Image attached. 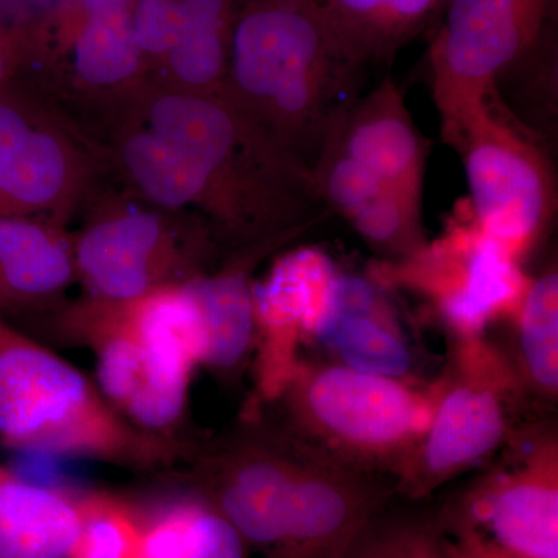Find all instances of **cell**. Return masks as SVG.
I'll return each mask as SVG.
<instances>
[{
  "instance_id": "cell-31",
  "label": "cell",
  "mask_w": 558,
  "mask_h": 558,
  "mask_svg": "<svg viewBox=\"0 0 558 558\" xmlns=\"http://www.w3.org/2000/svg\"><path fill=\"white\" fill-rule=\"evenodd\" d=\"M245 539L218 510L199 505L191 558H245Z\"/></svg>"
},
{
  "instance_id": "cell-14",
  "label": "cell",
  "mask_w": 558,
  "mask_h": 558,
  "mask_svg": "<svg viewBox=\"0 0 558 558\" xmlns=\"http://www.w3.org/2000/svg\"><path fill=\"white\" fill-rule=\"evenodd\" d=\"M502 432L501 410L490 392L457 389L433 421L425 450L428 468L446 472L476 461L497 446Z\"/></svg>"
},
{
  "instance_id": "cell-27",
  "label": "cell",
  "mask_w": 558,
  "mask_h": 558,
  "mask_svg": "<svg viewBox=\"0 0 558 558\" xmlns=\"http://www.w3.org/2000/svg\"><path fill=\"white\" fill-rule=\"evenodd\" d=\"M418 197L403 191L385 189L366 202L349 219L360 234L376 244H391L416 226Z\"/></svg>"
},
{
  "instance_id": "cell-1",
  "label": "cell",
  "mask_w": 558,
  "mask_h": 558,
  "mask_svg": "<svg viewBox=\"0 0 558 558\" xmlns=\"http://www.w3.org/2000/svg\"><path fill=\"white\" fill-rule=\"evenodd\" d=\"M0 444L128 468H156L179 457L163 435L126 421L89 377L0 318Z\"/></svg>"
},
{
  "instance_id": "cell-7",
  "label": "cell",
  "mask_w": 558,
  "mask_h": 558,
  "mask_svg": "<svg viewBox=\"0 0 558 558\" xmlns=\"http://www.w3.org/2000/svg\"><path fill=\"white\" fill-rule=\"evenodd\" d=\"M310 403L326 427L355 442H392L418 424L417 403L398 381L348 366L319 374Z\"/></svg>"
},
{
  "instance_id": "cell-18",
  "label": "cell",
  "mask_w": 558,
  "mask_h": 558,
  "mask_svg": "<svg viewBox=\"0 0 558 558\" xmlns=\"http://www.w3.org/2000/svg\"><path fill=\"white\" fill-rule=\"evenodd\" d=\"M199 303L207 333L204 365L229 369L241 362L255 330L253 292L241 274L186 281Z\"/></svg>"
},
{
  "instance_id": "cell-13",
  "label": "cell",
  "mask_w": 558,
  "mask_h": 558,
  "mask_svg": "<svg viewBox=\"0 0 558 558\" xmlns=\"http://www.w3.org/2000/svg\"><path fill=\"white\" fill-rule=\"evenodd\" d=\"M494 538V556L558 558V494L556 487L517 484L476 510Z\"/></svg>"
},
{
  "instance_id": "cell-20",
  "label": "cell",
  "mask_w": 558,
  "mask_h": 558,
  "mask_svg": "<svg viewBox=\"0 0 558 558\" xmlns=\"http://www.w3.org/2000/svg\"><path fill=\"white\" fill-rule=\"evenodd\" d=\"M72 172V157L64 142L53 132L33 128L22 149L0 218H31L33 213L53 208L65 196Z\"/></svg>"
},
{
  "instance_id": "cell-21",
  "label": "cell",
  "mask_w": 558,
  "mask_h": 558,
  "mask_svg": "<svg viewBox=\"0 0 558 558\" xmlns=\"http://www.w3.org/2000/svg\"><path fill=\"white\" fill-rule=\"evenodd\" d=\"M186 25L168 64L180 83L194 89L215 86L227 68V0H182Z\"/></svg>"
},
{
  "instance_id": "cell-28",
  "label": "cell",
  "mask_w": 558,
  "mask_h": 558,
  "mask_svg": "<svg viewBox=\"0 0 558 558\" xmlns=\"http://www.w3.org/2000/svg\"><path fill=\"white\" fill-rule=\"evenodd\" d=\"M319 185L330 204L348 218L385 190L373 172L337 149L330 150L323 163Z\"/></svg>"
},
{
  "instance_id": "cell-36",
  "label": "cell",
  "mask_w": 558,
  "mask_h": 558,
  "mask_svg": "<svg viewBox=\"0 0 558 558\" xmlns=\"http://www.w3.org/2000/svg\"><path fill=\"white\" fill-rule=\"evenodd\" d=\"M405 558H435V557L428 556V554H424V553H422V554L414 553V554H411V556L405 557Z\"/></svg>"
},
{
  "instance_id": "cell-33",
  "label": "cell",
  "mask_w": 558,
  "mask_h": 558,
  "mask_svg": "<svg viewBox=\"0 0 558 558\" xmlns=\"http://www.w3.org/2000/svg\"><path fill=\"white\" fill-rule=\"evenodd\" d=\"M13 64V47L3 33L0 32V84L7 78Z\"/></svg>"
},
{
  "instance_id": "cell-10",
  "label": "cell",
  "mask_w": 558,
  "mask_h": 558,
  "mask_svg": "<svg viewBox=\"0 0 558 558\" xmlns=\"http://www.w3.org/2000/svg\"><path fill=\"white\" fill-rule=\"evenodd\" d=\"M339 275L328 256L315 248L290 253L253 289L255 318L269 336L271 365L286 336L296 329L322 332L336 312Z\"/></svg>"
},
{
  "instance_id": "cell-12",
  "label": "cell",
  "mask_w": 558,
  "mask_h": 558,
  "mask_svg": "<svg viewBox=\"0 0 558 558\" xmlns=\"http://www.w3.org/2000/svg\"><path fill=\"white\" fill-rule=\"evenodd\" d=\"M148 121L150 132L219 179L230 170L242 145L236 113L202 95H163L150 106Z\"/></svg>"
},
{
  "instance_id": "cell-2",
  "label": "cell",
  "mask_w": 558,
  "mask_h": 558,
  "mask_svg": "<svg viewBox=\"0 0 558 558\" xmlns=\"http://www.w3.org/2000/svg\"><path fill=\"white\" fill-rule=\"evenodd\" d=\"M354 54L312 0H275L238 22L230 46L233 84L286 142L328 138Z\"/></svg>"
},
{
  "instance_id": "cell-8",
  "label": "cell",
  "mask_w": 558,
  "mask_h": 558,
  "mask_svg": "<svg viewBox=\"0 0 558 558\" xmlns=\"http://www.w3.org/2000/svg\"><path fill=\"white\" fill-rule=\"evenodd\" d=\"M75 278L64 234L25 216L0 218V318L47 306Z\"/></svg>"
},
{
  "instance_id": "cell-23",
  "label": "cell",
  "mask_w": 558,
  "mask_h": 558,
  "mask_svg": "<svg viewBox=\"0 0 558 558\" xmlns=\"http://www.w3.org/2000/svg\"><path fill=\"white\" fill-rule=\"evenodd\" d=\"M438 0H330L328 14L352 54L391 44L427 16Z\"/></svg>"
},
{
  "instance_id": "cell-22",
  "label": "cell",
  "mask_w": 558,
  "mask_h": 558,
  "mask_svg": "<svg viewBox=\"0 0 558 558\" xmlns=\"http://www.w3.org/2000/svg\"><path fill=\"white\" fill-rule=\"evenodd\" d=\"M78 532L68 558H142L143 521L123 499L78 495Z\"/></svg>"
},
{
  "instance_id": "cell-32",
  "label": "cell",
  "mask_w": 558,
  "mask_h": 558,
  "mask_svg": "<svg viewBox=\"0 0 558 558\" xmlns=\"http://www.w3.org/2000/svg\"><path fill=\"white\" fill-rule=\"evenodd\" d=\"M35 124L22 110L9 102L0 101V216L11 180L20 163L22 149Z\"/></svg>"
},
{
  "instance_id": "cell-17",
  "label": "cell",
  "mask_w": 558,
  "mask_h": 558,
  "mask_svg": "<svg viewBox=\"0 0 558 558\" xmlns=\"http://www.w3.org/2000/svg\"><path fill=\"white\" fill-rule=\"evenodd\" d=\"M123 159L138 189L161 207L183 208L199 202L220 180L149 130L126 140Z\"/></svg>"
},
{
  "instance_id": "cell-3",
  "label": "cell",
  "mask_w": 558,
  "mask_h": 558,
  "mask_svg": "<svg viewBox=\"0 0 558 558\" xmlns=\"http://www.w3.org/2000/svg\"><path fill=\"white\" fill-rule=\"evenodd\" d=\"M548 0H451L435 47L436 101L458 143L502 70L534 40Z\"/></svg>"
},
{
  "instance_id": "cell-34",
  "label": "cell",
  "mask_w": 558,
  "mask_h": 558,
  "mask_svg": "<svg viewBox=\"0 0 558 558\" xmlns=\"http://www.w3.org/2000/svg\"><path fill=\"white\" fill-rule=\"evenodd\" d=\"M87 13L92 11H101L109 9H120V7H130V0H83Z\"/></svg>"
},
{
  "instance_id": "cell-16",
  "label": "cell",
  "mask_w": 558,
  "mask_h": 558,
  "mask_svg": "<svg viewBox=\"0 0 558 558\" xmlns=\"http://www.w3.org/2000/svg\"><path fill=\"white\" fill-rule=\"evenodd\" d=\"M290 480L292 476L275 462L250 461L226 480L216 510L236 527L245 542L279 548Z\"/></svg>"
},
{
  "instance_id": "cell-11",
  "label": "cell",
  "mask_w": 558,
  "mask_h": 558,
  "mask_svg": "<svg viewBox=\"0 0 558 558\" xmlns=\"http://www.w3.org/2000/svg\"><path fill=\"white\" fill-rule=\"evenodd\" d=\"M78 521V495L0 464V558H68Z\"/></svg>"
},
{
  "instance_id": "cell-24",
  "label": "cell",
  "mask_w": 558,
  "mask_h": 558,
  "mask_svg": "<svg viewBox=\"0 0 558 558\" xmlns=\"http://www.w3.org/2000/svg\"><path fill=\"white\" fill-rule=\"evenodd\" d=\"M318 339L337 349L348 368L374 376H402L410 368V354L376 314L339 315L318 333Z\"/></svg>"
},
{
  "instance_id": "cell-6",
  "label": "cell",
  "mask_w": 558,
  "mask_h": 558,
  "mask_svg": "<svg viewBox=\"0 0 558 558\" xmlns=\"http://www.w3.org/2000/svg\"><path fill=\"white\" fill-rule=\"evenodd\" d=\"M76 277L92 300L130 303L154 290L182 284L178 240L159 216L128 211L94 223L73 245Z\"/></svg>"
},
{
  "instance_id": "cell-4",
  "label": "cell",
  "mask_w": 558,
  "mask_h": 558,
  "mask_svg": "<svg viewBox=\"0 0 558 558\" xmlns=\"http://www.w3.org/2000/svg\"><path fill=\"white\" fill-rule=\"evenodd\" d=\"M60 336L94 352L97 387L126 421L157 435L178 424L193 371L140 339L120 304L90 299L60 319Z\"/></svg>"
},
{
  "instance_id": "cell-35",
  "label": "cell",
  "mask_w": 558,
  "mask_h": 558,
  "mask_svg": "<svg viewBox=\"0 0 558 558\" xmlns=\"http://www.w3.org/2000/svg\"><path fill=\"white\" fill-rule=\"evenodd\" d=\"M465 558H502L498 556H494V554H488L486 550H481L478 548L473 549L472 553L469 554V556H465Z\"/></svg>"
},
{
  "instance_id": "cell-5",
  "label": "cell",
  "mask_w": 558,
  "mask_h": 558,
  "mask_svg": "<svg viewBox=\"0 0 558 558\" xmlns=\"http://www.w3.org/2000/svg\"><path fill=\"white\" fill-rule=\"evenodd\" d=\"M459 145L473 223L510 253L535 236L549 205L548 182L537 154L486 110Z\"/></svg>"
},
{
  "instance_id": "cell-15",
  "label": "cell",
  "mask_w": 558,
  "mask_h": 558,
  "mask_svg": "<svg viewBox=\"0 0 558 558\" xmlns=\"http://www.w3.org/2000/svg\"><path fill=\"white\" fill-rule=\"evenodd\" d=\"M469 253L461 288L444 300L447 317L459 328L475 330L494 312L519 296L523 278L508 248L484 234L469 231Z\"/></svg>"
},
{
  "instance_id": "cell-30",
  "label": "cell",
  "mask_w": 558,
  "mask_h": 558,
  "mask_svg": "<svg viewBox=\"0 0 558 558\" xmlns=\"http://www.w3.org/2000/svg\"><path fill=\"white\" fill-rule=\"evenodd\" d=\"M131 22L142 53L168 54L185 31V10L182 0H137Z\"/></svg>"
},
{
  "instance_id": "cell-25",
  "label": "cell",
  "mask_w": 558,
  "mask_h": 558,
  "mask_svg": "<svg viewBox=\"0 0 558 558\" xmlns=\"http://www.w3.org/2000/svg\"><path fill=\"white\" fill-rule=\"evenodd\" d=\"M348 519V501L340 490L322 481L292 476L282 510L279 548H306L328 542L343 531Z\"/></svg>"
},
{
  "instance_id": "cell-19",
  "label": "cell",
  "mask_w": 558,
  "mask_h": 558,
  "mask_svg": "<svg viewBox=\"0 0 558 558\" xmlns=\"http://www.w3.org/2000/svg\"><path fill=\"white\" fill-rule=\"evenodd\" d=\"M142 54L132 32L131 7L92 11L76 36L73 65L90 86H116L137 72Z\"/></svg>"
},
{
  "instance_id": "cell-9",
  "label": "cell",
  "mask_w": 558,
  "mask_h": 558,
  "mask_svg": "<svg viewBox=\"0 0 558 558\" xmlns=\"http://www.w3.org/2000/svg\"><path fill=\"white\" fill-rule=\"evenodd\" d=\"M336 148L357 160L384 183L418 197L425 148L391 87L377 92L355 112L333 124Z\"/></svg>"
},
{
  "instance_id": "cell-26",
  "label": "cell",
  "mask_w": 558,
  "mask_h": 558,
  "mask_svg": "<svg viewBox=\"0 0 558 558\" xmlns=\"http://www.w3.org/2000/svg\"><path fill=\"white\" fill-rule=\"evenodd\" d=\"M521 343L529 369L538 384L558 385V277L550 274L532 286L523 318Z\"/></svg>"
},
{
  "instance_id": "cell-29",
  "label": "cell",
  "mask_w": 558,
  "mask_h": 558,
  "mask_svg": "<svg viewBox=\"0 0 558 558\" xmlns=\"http://www.w3.org/2000/svg\"><path fill=\"white\" fill-rule=\"evenodd\" d=\"M199 501H179L145 523L142 558H191Z\"/></svg>"
}]
</instances>
